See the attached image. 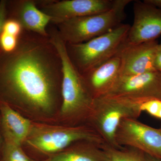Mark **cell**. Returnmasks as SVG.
Here are the masks:
<instances>
[{
    "instance_id": "cell-1",
    "label": "cell",
    "mask_w": 161,
    "mask_h": 161,
    "mask_svg": "<svg viewBox=\"0 0 161 161\" xmlns=\"http://www.w3.org/2000/svg\"><path fill=\"white\" fill-rule=\"evenodd\" d=\"M62 60L49 36L23 29L16 47L0 49V102L49 114L62 102Z\"/></svg>"
},
{
    "instance_id": "cell-2",
    "label": "cell",
    "mask_w": 161,
    "mask_h": 161,
    "mask_svg": "<svg viewBox=\"0 0 161 161\" xmlns=\"http://www.w3.org/2000/svg\"><path fill=\"white\" fill-rule=\"evenodd\" d=\"M48 36L56 47L62 60L63 78L61 86V116L68 121L76 124L87 120L94 99L83 77L70 60L65 43L59 34L57 27L50 23L47 27Z\"/></svg>"
},
{
    "instance_id": "cell-3",
    "label": "cell",
    "mask_w": 161,
    "mask_h": 161,
    "mask_svg": "<svg viewBox=\"0 0 161 161\" xmlns=\"http://www.w3.org/2000/svg\"><path fill=\"white\" fill-rule=\"evenodd\" d=\"M147 99L109 95L95 98L87 120L105 144L119 149L115 136L121 121L125 118L137 119L142 112L141 104Z\"/></svg>"
},
{
    "instance_id": "cell-4",
    "label": "cell",
    "mask_w": 161,
    "mask_h": 161,
    "mask_svg": "<svg viewBox=\"0 0 161 161\" xmlns=\"http://www.w3.org/2000/svg\"><path fill=\"white\" fill-rule=\"evenodd\" d=\"M130 27L122 23L108 32L84 43H65L72 64L83 75L106 62L117 53L126 40Z\"/></svg>"
},
{
    "instance_id": "cell-5",
    "label": "cell",
    "mask_w": 161,
    "mask_h": 161,
    "mask_svg": "<svg viewBox=\"0 0 161 161\" xmlns=\"http://www.w3.org/2000/svg\"><path fill=\"white\" fill-rule=\"evenodd\" d=\"M131 0H115L113 7L104 12L73 18L53 24L66 43H84L115 29L125 18V8Z\"/></svg>"
},
{
    "instance_id": "cell-6",
    "label": "cell",
    "mask_w": 161,
    "mask_h": 161,
    "mask_svg": "<svg viewBox=\"0 0 161 161\" xmlns=\"http://www.w3.org/2000/svg\"><path fill=\"white\" fill-rule=\"evenodd\" d=\"M82 141L105 144L90 125L62 126L36 123H32L25 142L39 152L52 155Z\"/></svg>"
},
{
    "instance_id": "cell-7",
    "label": "cell",
    "mask_w": 161,
    "mask_h": 161,
    "mask_svg": "<svg viewBox=\"0 0 161 161\" xmlns=\"http://www.w3.org/2000/svg\"><path fill=\"white\" fill-rule=\"evenodd\" d=\"M119 147H130L161 160V128L155 129L133 118H125L116 136Z\"/></svg>"
},
{
    "instance_id": "cell-8",
    "label": "cell",
    "mask_w": 161,
    "mask_h": 161,
    "mask_svg": "<svg viewBox=\"0 0 161 161\" xmlns=\"http://www.w3.org/2000/svg\"><path fill=\"white\" fill-rule=\"evenodd\" d=\"M38 9L56 24L65 20L97 14L112 9L115 0H36Z\"/></svg>"
},
{
    "instance_id": "cell-9",
    "label": "cell",
    "mask_w": 161,
    "mask_h": 161,
    "mask_svg": "<svg viewBox=\"0 0 161 161\" xmlns=\"http://www.w3.org/2000/svg\"><path fill=\"white\" fill-rule=\"evenodd\" d=\"M107 95L133 99L161 100V73L154 71L141 75L120 76Z\"/></svg>"
},
{
    "instance_id": "cell-10",
    "label": "cell",
    "mask_w": 161,
    "mask_h": 161,
    "mask_svg": "<svg viewBox=\"0 0 161 161\" xmlns=\"http://www.w3.org/2000/svg\"><path fill=\"white\" fill-rule=\"evenodd\" d=\"M158 44L156 40L139 44L125 42L117 53L121 59L120 76L157 71L154 60Z\"/></svg>"
},
{
    "instance_id": "cell-11",
    "label": "cell",
    "mask_w": 161,
    "mask_h": 161,
    "mask_svg": "<svg viewBox=\"0 0 161 161\" xmlns=\"http://www.w3.org/2000/svg\"><path fill=\"white\" fill-rule=\"evenodd\" d=\"M134 21L125 43L139 44L155 40L161 35V9L143 2L133 5Z\"/></svg>"
},
{
    "instance_id": "cell-12",
    "label": "cell",
    "mask_w": 161,
    "mask_h": 161,
    "mask_svg": "<svg viewBox=\"0 0 161 161\" xmlns=\"http://www.w3.org/2000/svg\"><path fill=\"white\" fill-rule=\"evenodd\" d=\"M7 19L15 20L23 29L48 36L51 18L38 9L36 0H7Z\"/></svg>"
},
{
    "instance_id": "cell-13",
    "label": "cell",
    "mask_w": 161,
    "mask_h": 161,
    "mask_svg": "<svg viewBox=\"0 0 161 161\" xmlns=\"http://www.w3.org/2000/svg\"><path fill=\"white\" fill-rule=\"evenodd\" d=\"M121 59L116 54L102 64L81 75L94 99L106 95L120 76Z\"/></svg>"
},
{
    "instance_id": "cell-14",
    "label": "cell",
    "mask_w": 161,
    "mask_h": 161,
    "mask_svg": "<svg viewBox=\"0 0 161 161\" xmlns=\"http://www.w3.org/2000/svg\"><path fill=\"white\" fill-rule=\"evenodd\" d=\"M32 123L8 104L0 102V129L4 142L22 146Z\"/></svg>"
},
{
    "instance_id": "cell-15",
    "label": "cell",
    "mask_w": 161,
    "mask_h": 161,
    "mask_svg": "<svg viewBox=\"0 0 161 161\" xmlns=\"http://www.w3.org/2000/svg\"><path fill=\"white\" fill-rule=\"evenodd\" d=\"M78 142L43 161H105L103 144L86 141Z\"/></svg>"
},
{
    "instance_id": "cell-16",
    "label": "cell",
    "mask_w": 161,
    "mask_h": 161,
    "mask_svg": "<svg viewBox=\"0 0 161 161\" xmlns=\"http://www.w3.org/2000/svg\"><path fill=\"white\" fill-rule=\"evenodd\" d=\"M101 148L105 161H146L142 152L130 147L119 149L103 144Z\"/></svg>"
},
{
    "instance_id": "cell-17",
    "label": "cell",
    "mask_w": 161,
    "mask_h": 161,
    "mask_svg": "<svg viewBox=\"0 0 161 161\" xmlns=\"http://www.w3.org/2000/svg\"><path fill=\"white\" fill-rule=\"evenodd\" d=\"M0 161H36L29 157L20 145L4 142L0 153Z\"/></svg>"
},
{
    "instance_id": "cell-18",
    "label": "cell",
    "mask_w": 161,
    "mask_h": 161,
    "mask_svg": "<svg viewBox=\"0 0 161 161\" xmlns=\"http://www.w3.org/2000/svg\"><path fill=\"white\" fill-rule=\"evenodd\" d=\"M18 43V37L3 32L0 36V49L6 53L13 51Z\"/></svg>"
},
{
    "instance_id": "cell-19",
    "label": "cell",
    "mask_w": 161,
    "mask_h": 161,
    "mask_svg": "<svg viewBox=\"0 0 161 161\" xmlns=\"http://www.w3.org/2000/svg\"><path fill=\"white\" fill-rule=\"evenodd\" d=\"M161 106V100L157 98H149L144 101L141 104L142 112L144 111L157 117Z\"/></svg>"
},
{
    "instance_id": "cell-20",
    "label": "cell",
    "mask_w": 161,
    "mask_h": 161,
    "mask_svg": "<svg viewBox=\"0 0 161 161\" xmlns=\"http://www.w3.org/2000/svg\"><path fill=\"white\" fill-rule=\"evenodd\" d=\"M22 30V26L18 22L15 20L7 19L4 24L3 32L18 37Z\"/></svg>"
},
{
    "instance_id": "cell-21",
    "label": "cell",
    "mask_w": 161,
    "mask_h": 161,
    "mask_svg": "<svg viewBox=\"0 0 161 161\" xmlns=\"http://www.w3.org/2000/svg\"><path fill=\"white\" fill-rule=\"evenodd\" d=\"M7 19V0H1L0 1V36L3 32L4 24Z\"/></svg>"
},
{
    "instance_id": "cell-22",
    "label": "cell",
    "mask_w": 161,
    "mask_h": 161,
    "mask_svg": "<svg viewBox=\"0 0 161 161\" xmlns=\"http://www.w3.org/2000/svg\"><path fill=\"white\" fill-rule=\"evenodd\" d=\"M154 65L156 70L161 73V42L159 43L156 53Z\"/></svg>"
},
{
    "instance_id": "cell-23",
    "label": "cell",
    "mask_w": 161,
    "mask_h": 161,
    "mask_svg": "<svg viewBox=\"0 0 161 161\" xmlns=\"http://www.w3.org/2000/svg\"><path fill=\"white\" fill-rule=\"evenodd\" d=\"M143 2L146 4L161 9V0H144Z\"/></svg>"
},
{
    "instance_id": "cell-24",
    "label": "cell",
    "mask_w": 161,
    "mask_h": 161,
    "mask_svg": "<svg viewBox=\"0 0 161 161\" xmlns=\"http://www.w3.org/2000/svg\"><path fill=\"white\" fill-rule=\"evenodd\" d=\"M145 157L146 161H161L160 160L151 156L148 155V154H146V155H145Z\"/></svg>"
},
{
    "instance_id": "cell-25",
    "label": "cell",
    "mask_w": 161,
    "mask_h": 161,
    "mask_svg": "<svg viewBox=\"0 0 161 161\" xmlns=\"http://www.w3.org/2000/svg\"><path fill=\"white\" fill-rule=\"evenodd\" d=\"M3 143H4V140H3V135H2L1 129H0V153H1L2 147H3Z\"/></svg>"
},
{
    "instance_id": "cell-26",
    "label": "cell",
    "mask_w": 161,
    "mask_h": 161,
    "mask_svg": "<svg viewBox=\"0 0 161 161\" xmlns=\"http://www.w3.org/2000/svg\"><path fill=\"white\" fill-rule=\"evenodd\" d=\"M157 118L161 119V106L160 108L158 114Z\"/></svg>"
}]
</instances>
